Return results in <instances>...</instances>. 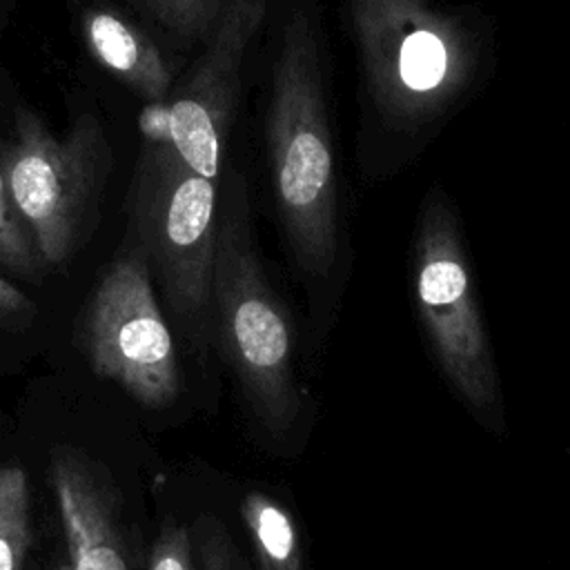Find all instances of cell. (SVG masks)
Instances as JSON below:
<instances>
[{
	"label": "cell",
	"instance_id": "13",
	"mask_svg": "<svg viewBox=\"0 0 570 570\" xmlns=\"http://www.w3.org/2000/svg\"><path fill=\"white\" fill-rule=\"evenodd\" d=\"M223 0H140L151 20L180 42L207 38Z\"/></svg>",
	"mask_w": 570,
	"mask_h": 570
},
{
	"label": "cell",
	"instance_id": "6",
	"mask_svg": "<svg viewBox=\"0 0 570 570\" xmlns=\"http://www.w3.org/2000/svg\"><path fill=\"white\" fill-rule=\"evenodd\" d=\"M107 167L109 145L94 114L53 134L36 111L16 109L0 169L42 265H62L87 236Z\"/></svg>",
	"mask_w": 570,
	"mask_h": 570
},
{
	"label": "cell",
	"instance_id": "1",
	"mask_svg": "<svg viewBox=\"0 0 570 570\" xmlns=\"http://www.w3.org/2000/svg\"><path fill=\"white\" fill-rule=\"evenodd\" d=\"M212 334L258 428L272 441H289L305 410L296 327L261 263L238 171L218 196Z\"/></svg>",
	"mask_w": 570,
	"mask_h": 570
},
{
	"label": "cell",
	"instance_id": "11",
	"mask_svg": "<svg viewBox=\"0 0 570 570\" xmlns=\"http://www.w3.org/2000/svg\"><path fill=\"white\" fill-rule=\"evenodd\" d=\"M240 517L261 570H305L296 521L278 499L252 490L243 497Z\"/></svg>",
	"mask_w": 570,
	"mask_h": 570
},
{
	"label": "cell",
	"instance_id": "9",
	"mask_svg": "<svg viewBox=\"0 0 570 570\" xmlns=\"http://www.w3.org/2000/svg\"><path fill=\"white\" fill-rule=\"evenodd\" d=\"M49 479L71 570H131L116 503L91 463L58 450L51 454Z\"/></svg>",
	"mask_w": 570,
	"mask_h": 570
},
{
	"label": "cell",
	"instance_id": "17",
	"mask_svg": "<svg viewBox=\"0 0 570 570\" xmlns=\"http://www.w3.org/2000/svg\"><path fill=\"white\" fill-rule=\"evenodd\" d=\"M56 570H71V566L67 563V566H60V568H56Z\"/></svg>",
	"mask_w": 570,
	"mask_h": 570
},
{
	"label": "cell",
	"instance_id": "5",
	"mask_svg": "<svg viewBox=\"0 0 570 570\" xmlns=\"http://www.w3.org/2000/svg\"><path fill=\"white\" fill-rule=\"evenodd\" d=\"M129 216L136 247L156 272L185 336L205 347L212 336L218 180L196 174L167 149L140 145Z\"/></svg>",
	"mask_w": 570,
	"mask_h": 570
},
{
	"label": "cell",
	"instance_id": "2",
	"mask_svg": "<svg viewBox=\"0 0 570 570\" xmlns=\"http://www.w3.org/2000/svg\"><path fill=\"white\" fill-rule=\"evenodd\" d=\"M272 191L287 247L305 278L325 281L338 256V187L314 22L292 9L267 109Z\"/></svg>",
	"mask_w": 570,
	"mask_h": 570
},
{
	"label": "cell",
	"instance_id": "15",
	"mask_svg": "<svg viewBox=\"0 0 570 570\" xmlns=\"http://www.w3.org/2000/svg\"><path fill=\"white\" fill-rule=\"evenodd\" d=\"M147 570H196L194 543L187 525L167 521L160 528L151 546Z\"/></svg>",
	"mask_w": 570,
	"mask_h": 570
},
{
	"label": "cell",
	"instance_id": "14",
	"mask_svg": "<svg viewBox=\"0 0 570 570\" xmlns=\"http://www.w3.org/2000/svg\"><path fill=\"white\" fill-rule=\"evenodd\" d=\"M0 265H4L7 269L24 278H31L42 265L36 254L33 240L9 196L2 169H0Z\"/></svg>",
	"mask_w": 570,
	"mask_h": 570
},
{
	"label": "cell",
	"instance_id": "12",
	"mask_svg": "<svg viewBox=\"0 0 570 570\" xmlns=\"http://www.w3.org/2000/svg\"><path fill=\"white\" fill-rule=\"evenodd\" d=\"M29 539L27 474L20 465H0V570H22Z\"/></svg>",
	"mask_w": 570,
	"mask_h": 570
},
{
	"label": "cell",
	"instance_id": "7",
	"mask_svg": "<svg viewBox=\"0 0 570 570\" xmlns=\"http://www.w3.org/2000/svg\"><path fill=\"white\" fill-rule=\"evenodd\" d=\"M87 363L138 405L167 407L180 394V361L158 305L151 269L134 245L102 272L82 316Z\"/></svg>",
	"mask_w": 570,
	"mask_h": 570
},
{
	"label": "cell",
	"instance_id": "10",
	"mask_svg": "<svg viewBox=\"0 0 570 570\" xmlns=\"http://www.w3.org/2000/svg\"><path fill=\"white\" fill-rule=\"evenodd\" d=\"M82 36L89 53L147 105L167 98L171 69L163 51L127 18L94 7L82 16Z\"/></svg>",
	"mask_w": 570,
	"mask_h": 570
},
{
	"label": "cell",
	"instance_id": "8",
	"mask_svg": "<svg viewBox=\"0 0 570 570\" xmlns=\"http://www.w3.org/2000/svg\"><path fill=\"white\" fill-rule=\"evenodd\" d=\"M267 0H223L205 38V51L187 80L138 116L140 145L171 151L196 174L218 180L234 120L240 69Z\"/></svg>",
	"mask_w": 570,
	"mask_h": 570
},
{
	"label": "cell",
	"instance_id": "16",
	"mask_svg": "<svg viewBox=\"0 0 570 570\" xmlns=\"http://www.w3.org/2000/svg\"><path fill=\"white\" fill-rule=\"evenodd\" d=\"M33 316V305L13 283L0 276V325H20Z\"/></svg>",
	"mask_w": 570,
	"mask_h": 570
},
{
	"label": "cell",
	"instance_id": "4",
	"mask_svg": "<svg viewBox=\"0 0 570 570\" xmlns=\"http://www.w3.org/2000/svg\"><path fill=\"white\" fill-rule=\"evenodd\" d=\"M412 289L430 350L461 403L490 432H505L503 396L459 218L434 187L419 214Z\"/></svg>",
	"mask_w": 570,
	"mask_h": 570
},
{
	"label": "cell",
	"instance_id": "3",
	"mask_svg": "<svg viewBox=\"0 0 570 570\" xmlns=\"http://www.w3.org/2000/svg\"><path fill=\"white\" fill-rule=\"evenodd\" d=\"M367 96L381 118L419 129L470 87L479 45L439 0H347Z\"/></svg>",
	"mask_w": 570,
	"mask_h": 570
}]
</instances>
